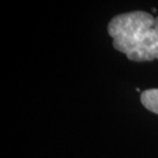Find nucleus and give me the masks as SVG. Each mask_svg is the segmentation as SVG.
<instances>
[{
  "label": "nucleus",
  "instance_id": "obj_2",
  "mask_svg": "<svg viewBox=\"0 0 158 158\" xmlns=\"http://www.w3.org/2000/svg\"><path fill=\"white\" fill-rule=\"evenodd\" d=\"M141 102L145 108L158 115V88H150L142 93Z\"/></svg>",
  "mask_w": 158,
  "mask_h": 158
},
{
  "label": "nucleus",
  "instance_id": "obj_1",
  "mask_svg": "<svg viewBox=\"0 0 158 158\" xmlns=\"http://www.w3.org/2000/svg\"><path fill=\"white\" fill-rule=\"evenodd\" d=\"M113 46L134 62L158 60V17L146 11L116 15L108 25Z\"/></svg>",
  "mask_w": 158,
  "mask_h": 158
}]
</instances>
